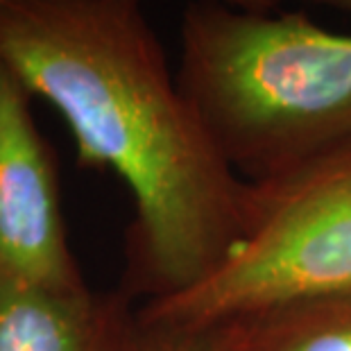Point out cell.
Here are the masks:
<instances>
[{
	"mask_svg": "<svg viewBox=\"0 0 351 351\" xmlns=\"http://www.w3.org/2000/svg\"><path fill=\"white\" fill-rule=\"evenodd\" d=\"M0 59L59 111L84 168L132 195L125 293H184L243 234L250 186L202 130L141 0L0 5Z\"/></svg>",
	"mask_w": 351,
	"mask_h": 351,
	"instance_id": "1",
	"label": "cell"
},
{
	"mask_svg": "<svg viewBox=\"0 0 351 351\" xmlns=\"http://www.w3.org/2000/svg\"><path fill=\"white\" fill-rule=\"evenodd\" d=\"M177 82L220 159L250 184L351 141V34L304 12L191 0Z\"/></svg>",
	"mask_w": 351,
	"mask_h": 351,
	"instance_id": "2",
	"label": "cell"
},
{
	"mask_svg": "<svg viewBox=\"0 0 351 351\" xmlns=\"http://www.w3.org/2000/svg\"><path fill=\"white\" fill-rule=\"evenodd\" d=\"M247 186L243 234L222 263L193 288L141 308L182 326L215 328L283 304L351 293V141Z\"/></svg>",
	"mask_w": 351,
	"mask_h": 351,
	"instance_id": "3",
	"label": "cell"
},
{
	"mask_svg": "<svg viewBox=\"0 0 351 351\" xmlns=\"http://www.w3.org/2000/svg\"><path fill=\"white\" fill-rule=\"evenodd\" d=\"M32 93L0 59V274L84 283L66 238L55 163L29 109Z\"/></svg>",
	"mask_w": 351,
	"mask_h": 351,
	"instance_id": "4",
	"label": "cell"
},
{
	"mask_svg": "<svg viewBox=\"0 0 351 351\" xmlns=\"http://www.w3.org/2000/svg\"><path fill=\"white\" fill-rule=\"evenodd\" d=\"M132 297L0 274V351H127Z\"/></svg>",
	"mask_w": 351,
	"mask_h": 351,
	"instance_id": "5",
	"label": "cell"
},
{
	"mask_svg": "<svg viewBox=\"0 0 351 351\" xmlns=\"http://www.w3.org/2000/svg\"><path fill=\"white\" fill-rule=\"evenodd\" d=\"M211 331L225 351H351V293L283 304Z\"/></svg>",
	"mask_w": 351,
	"mask_h": 351,
	"instance_id": "6",
	"label": "cell"
},
{
	"mask_svg": "<svg viewBox=\"0 0 351 351\" xmlns=\"http://www.w3.org/2000/svg\"><path fill=\"white\" fill-rule=\"evenodd\" d=\"M127 351H225L211 328L182 326L136 308Z\"/></svg>",
	"mask_w": 351,
	"mask_h": 351,
	"instance_id": "7",
	"label": "cell"
},
{
	"mask_svg": "<svg viewBox=\"0 0 351 351\" xmlns=\"http://www.w3.org/2000/svg\"><path fill=\"white\" fill-rule=\"evenodd\" d=\"M14 3V0H0V5ZM222 3L243 7V10H254V12H279V7L286 0H222Z\"/></svg>",
	"mask_w": 351,
	"mask_h": 351,
	"instance_id": "8",
	"label": "cell"
},
{
	"mask_svg": "<svg viewBox=\"0 0 351 351\" xmlns=\"http://www.w3.org/2000/svg\"><path fill=\"white\" fill-rule=\"evenodd\" d=\"M304 3L331 7V10H340V12H349L351 14V0H304Z\"/></svg>",
	"mask_w": 351,
	"mask_h": 351,
	"instance_id": "9",
	"label": "cell"
}]
</instances>
